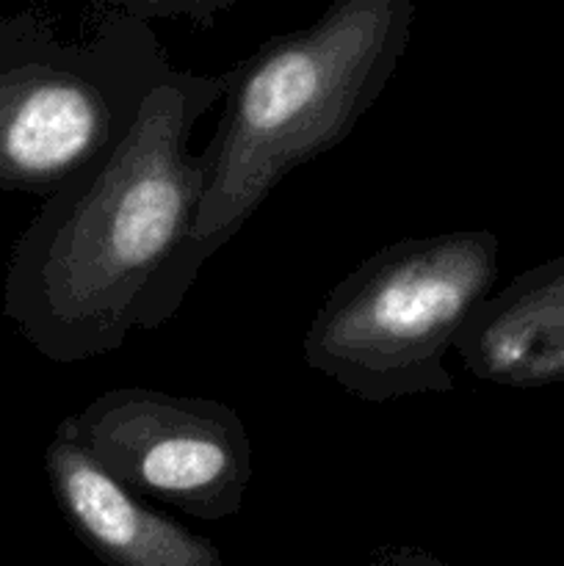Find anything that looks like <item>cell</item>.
<instances>
[{
    "label": "cell",
    "instance_id": "5b68a950",
    "mask_svg": "<svg viewBox=\"0 0 564 566\" xmlns=\"http://www.w3.org/2000/svg\"><path fill=\"white\" fill-rule=\"evenodd\" d=\"M136 495L197 520L236 517L252 481L241 415L216 398L119 387L55 426Z\"/></svg>",
    "mask_w": 564,
    "mask_h": 566
},
{
    "label": "cell",
    "instance_id": "ba28073f",
    "mask_svg": "<svg viewBox=\"0 0 564 566\" xmlns=\"http://www.w3.org/2000/svg\"><path fill=\"white\" fill-rule=\"evenodd\" d=\"M368 566H448L442 558L409 545H387L374 551Z\"/></svg>",
    "mask_w": 564,
    "mask_h": 566
},
{
    "label": "cell",
    "instance_id": "3957f363",
    "mask_svg": "<svg viewBox=\"0 0 564 566\" xmlns=\"http://www.w3.org/2000/svg\"><path fill=\"white\" fill-rule=\"evenodd\" d=\"M175 64L138 6L64 39L39 11L0 17V191L48 199L114 149Z\"/></svg>",
    "mask_w": 564,
    "mask_h": 566
},
{
    "label": "cell",
    "instance_id": "7a4b0ae2",
    "mask_svg": "<svg viewBox=\"0 0 564 566\" xmlns=\"http://www.w3.org/2000/svg\"><path fill=\"white\" fill-rule=\"evenodd\" d=\"M412 0H341L219 72L221 116L191 241L160 287L147 332L180 310L202 265L291 171L332 153L379 99L412 42Z\"/></svg>",
    "mask_w": 564,
    "mask_h": 566
},
{
    "label": "cell",
    "instance_id": "52a82bcc",
    "mask_svg": "<svg viewBox=\"0 0 564 566\" xmlns=\"http://www.w3.org/2000/svg\"><path fill=\"white\" fill-rule=\"evenodd\" d=\"M481 381L514 390L564 381V254L514 276L476 307L453 346Z\"/></svg>",
    "mask_w": 564,
    "mask_h": 566
},
{
    "label": "cell",
    "instance_id": "8992f818",
    "mask_svg": "<svg viewBox=\"0 0 564 566\" xmlns=\"http://www.w3.org/2000/svg\"><path fill=\"white\" fill-rule=\"evenodd\" d=\"M44 473L70 528L103 564L221 566L213 542L144 503L75 442L53 437Z\"/></svg>",
    "mask_w": 564,
    "mask_h": 566
},
{
    "label": "cell",
    "instance_id": "6da1fadb",
    "mask_svg": "<svg viewBox=\"0 0 564 566\" xmlns=\"http://www.w3.org/2000/svg\"><path fill=\"white\" fill-rule=\"evenodd\" d=\"M216 99L219 75L175 66L122 142L50 193L17 238L3 315L50 363L114 354L147 332L191 241L208 166L188 153V138Z\"/></svg>",
    "mask_w": 564,
    "mask_h": 566
},
{
    "label": "cell",
    "instance_id": "277c9868",
    "mask_svg": "<svg viewBox=\"0 0 564 566\" xmlns=\"http://www.w3.org/2000/svg\"><path fill=\"white\" fill-rule=\"evenodd\" d=\"M498 260L490 230L387 243L324 298L304 332V363L368 403L451 392L446 354L495 293Z\"/></svg>",
    "mask_w": 564,
    "mask_h": 566
}]
</instances>
